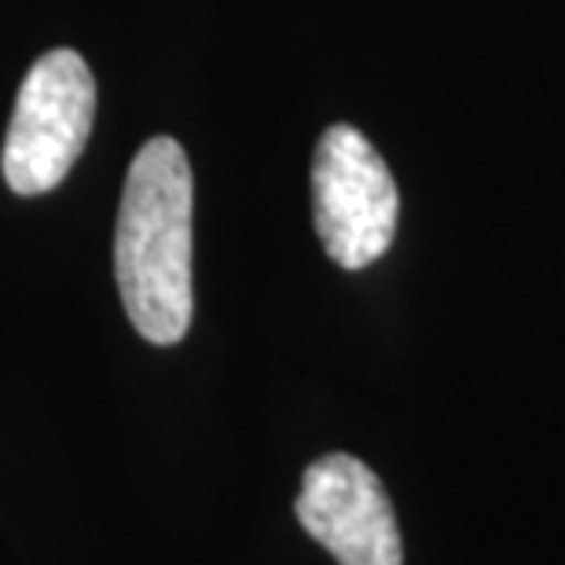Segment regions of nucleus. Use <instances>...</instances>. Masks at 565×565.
I'll list each match as a JSON object with an SVG mask.
<instances>
[{"instance_id":"obj_3","label":"nucleus","mask_w":565,"mask_h":565,"mask_svg":"<svg viewBox=\"0 0 565 565\" xmlns=\"http://www.w3.org/2000/svg\"><path fill=\"white\" fill-rule=\"evenodd\" d=\"M401 191L386 158L356 126L338 121L312 154V224L327 257L360 273L393 246Z\"/></svg>"},{"instance_id":"obj_1","label":"nucleus","mask_w":565,"mask_h":565,"mask_svg":"<svg viewBox=\"0 0 565 565\" xmlns=\"http://www.w3.org/2000/svg\"><path fill=\"white\" fill-rule=\"evenodd\" d=\"M195 177L173 137L147 140L129 166L115 228V276L129 323L151 345H177L195 312L191 287Z\"/></svg>"},{"instance_id":"obj_2","label":"nucleus","mask_w":565,"mask_h":565,"mask_svg":"<svg viewBox=\"0 0 565 565\" xmlns=\"http://www.w3.org/2000/svg\"><path fill=\"white\" fill-rule=\"evenodd\" d=\"M96 118V82L74 49L44 52L22 77L4 137V180L22 199L49 195L82 158Z\"/></svg>"},{"instance_id":"obj_4","label":"nucleus","mask_w":565,"mask_h":565,"mask_svg":"<svg viewBox=\"0 0 565 565\" xmlns=\"http://www.w3.org/2000/svg\"><path fill=\"white\" fill-rule=\"evenodd\" d=\"M294 514L338 565H404L390 495L379 473L349 451H331L305 470Z\"/></svg>"}]
</instances>
